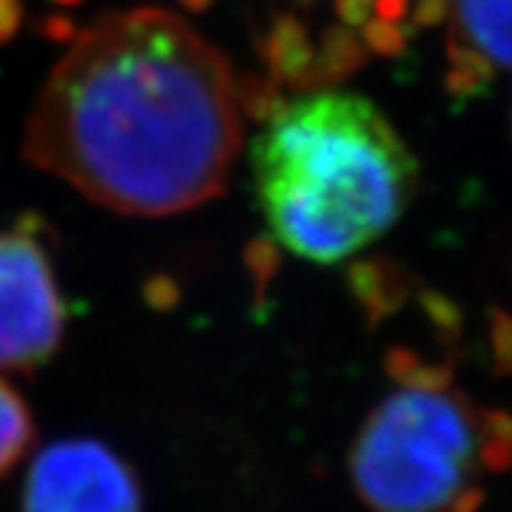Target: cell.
Returning <instances> with one entry per match:
<instances>
[{
  "instance_id": "cell-1",
  "label": "cell",
  "mask_w": 512,
  "mask_h": 512,
  "mask_svg": "<svg viewBox=\"0 0 512 512\" xmlns=\"http://www.w3.org/2000/svg\"><path fill=\"white\" fill-rule=\"evenodd\" d=\"M242 140L228 60L163 9L97 20L57 60L26 157L103 208L168 217L220 194Z\"/></svg>"
},
{
  "instance_id": "cell-2",
  "label": "cell",
  "mask_w": 512,
  "mask_h": 512,
  "mask_svg": "<svg viewBox=\"0 0 512 512\" xmlns=\"http://www.w3.org/2000/svg\"><path fill=\"white\" fill-rule=\"evenodd\" d=\"M259 205L291 254L339 262L384 237L413 200L419 168L365 97L322 92L268 114L251 148Z\"/></svg>"
},
{
  "instance_id": "cell-3",
  "label": "cell",
  "mask_w": 512,
  "mask_h": 512,
  "mask_svg": "<svg viewBox=\"0 0 512 512\" xmlns=\"http://www.w3.org/2000/svg\"><path fill=\"white\" fill-rule=\"evenodd\" d=\"M393 390L350 447V481L370 512H476L512 467V413L476 402L450 365L416 350L387 356Z\"/></svg>"
},
{
  "instance_id": "cell-4",
  "label": "cell",
  "mask_w": 512,
  "mask_h": 512,
  "mask_svg": "<svg viewBox=\"0 0 512 512\" xmlns=\"http://www.w3.org/2000/svg\"><path fill=\"white\" fill-rule=\"evenodd\" d=\"M66 311L55 268L29 231H0V370L26 373L63 342Z\"/></svg>"
},
{
  "instance_id": "cell-5",
  "label": "cell",
  "mask_w": 512,
  "mask_h": 512,
  "mask_svg": "<svg viewBox=\"0 0 512 512\" xmlns=\"http://www.w3.org/2000/svg\"><path fill=\"white\" fill-rule=\"evenodd\" d=\"M23 512H143L134 470L94 439L40 450L23 484Z\"/></svg>"
},
{
  "instance_id": "cell-6",
  "label": "cell",
  "mask_w": 512,
  "mask_h": 512,
  "mask_svg": "<svg viewBox=\"0 0 512 512\" xmlns=\"http://www.w3.org/2000/svg\"><path fill=\"white\" fill-rule=\"evenodd\" d=\"M447 92L470 103L512 72V0H447Z\"/></svg>"
},
{
  "instance_id": "cell-7",
  "label": "cell",
  "mask_w": 512,
  "mask_h": 512,
  "mask_svg": "<svg viewBox=\"0 0 512 512\" xmlns=\"http://www.w3.org/2000/svg\"><path fill=\"white\" fill-rule=\"evenodd\" d=\"M447 0H339L348 23L365 29L367 43L379 52H396L404 37L439 23Z\"/></svg>"
},
{
  "instance_id": "cell-8",
  "label": "cell",
  "mask_w": 512,
  "mask_h": 512,
  "mask_svg": "<svg viewBox=\"0 0 512 512\" xmlns=\"http://www.w3.org/2000/svg\"><path fill=\"white\" fill-rule=\"evenodd\" d=\"M35 441V421L18 390L0 379V476L18 467Z\"/></svg>"
}]
</instances>
